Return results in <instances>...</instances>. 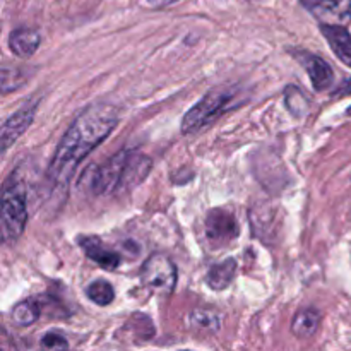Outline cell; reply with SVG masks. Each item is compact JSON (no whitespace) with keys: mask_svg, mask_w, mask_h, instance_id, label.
<instances>
[{"mask_svg":"<svg viewBox=\"0 0 351 351\" xmlns=\"http://www.w3.org/2000/svg\"><path fill=\"white\" fill-rule=\"evenodd\" d=\"M41 43V34L33 27H17L9 36V48L16 57L29 58L36 53Z\"/></svg>","mask_w":351,"mask_h":351,"instance_id":"cell-10","label":"cell"},{"mask_svg":"<svg viewBox=\"0 0 351 351\" xmlns=\"http://www.w3.org/2000/svg\"><path fill=\"white\" fill-rule=\"evenodd\" d=\"M336 95H351V77L346 79L341 86L338 88V93Z\"/></svg>","mask_w":351,"mask_h":351,"instance_id":"cell-19","label":"cell"},{"mask_svg":"<svg viewBox=\"0 0 351 351\" xmlns=\"http://www.w3.org/2000/svg\"><path fill=\"white\" fill-rule=\"evenodd\" d=\"M27 223V195L23 182L10 175L3 184L0 228L3 242H16L23 235Z\"/></svg>","mask_w":351,"mask_h":351,"instance_id":"cell-2","label":"cell"},{"mask_svg":"<svg viewBox=\"0 0 351 351\" xmlns=\"http://www.w3.org/2000/svg\"><path fill=\"white\" fill-rule=\"evenodd\" d=\"M321 31L326 36L328 43L331 45L336 57L351 67V34L345 26H329L321 24Z\"/></svg>","mask_w":351,"mask_h":351,"instance_id":"cell-11","label":"cell"},{"mask_svg":"<svg viewBox=\"0 0 351 351\" xmlns=\"http://www.w3.org/2000/svg\"><path fill=\"white\" fill-rule=\"evenodd\" d=\"M86 295H88V298L93 304L99 305V307H106L115 298V290H113V287L108 281L96 280L86 288Z\"/></svg>","mask_w":351,"mask_h":351,"instance_id":"cell-14","label":"cell"},{"mask_svg":"<svg viewBox=\"0 0 351 351\" xmlns=\"http://www.w3.org/2000/svg\"><path fill=\"white\" fill-rule=\"evenodd\" d=\"M79 247L84 250L88 259H91L103 269L115 271L120 266L119 254L103 245L101 240L96 239V237H82V239H79Z\"/></svg>","mask_w":351,"mask_h":351,"instance_id":"cell-9","label":"cell"},{"mask_svg":"<svg viewBox=\"0 0 351 351\" xmlns=\"http://www.w3.org/2000/svg\"><path fill=\"white\" fill-rule=\"evenodd\" d=\"M38 317H40V307L31 300L21 302L12 308V321L19 328L33 326L38 321Z\"/></svg>","mask_w":351,"mask_h":351,"instance_id":"cell-15","label":"cell"},{"mask_svg":"<svg viewBox=\"0 0 351 351\" xmlns=\"http://www.w3.org/2000/svg\"><path fill=\"white\" fill-rule=\"evenodd\" d=\"M204 230L209 242L216 245H226L239 237V221L235 215L226 209H213L206 216Z\"/></svg>","mask_w":351,"mask_h":351,"instance_id":"cell-6","label":"cell"},{"mask_svg":"<svg viewBox=\"0 0 351 351\" xmlns=\"http://www.w3.org/2000/svg\"><path fill=\"white\" fill-rule=\"evenodd\" d=\"M237 273V261L235 259H226L223 263L215 264V266L209 269L208 276H206V283L209 288L219 291L225 290L232 285L233 278Z\"/></svg>","mask_w":351,"mask_h":351,"instance_id":"cell-13","label":"cell"},{"mask_svg":"<svg viewBox=\"0 0 351 351\" xmlns=\"http://www.w3.org/2000/svg\"><path fill=\"white\" fill-rule=\"evenodd\" d=\"M147 2H149L153 7H158V9H160V7L171 5V3H175L177 0H147Z\"/></svg>","mask_w":351,"mask_h":351,"instance_id":"cell-20","label":"cell"},{"mask_svg":"<svg viewBox=\"0 0 351 351\" xmlns=\"http://www.w3.org/2000/svg\"><path fill=\"white\" fill-rule=\"evenodd\" d=\"M191 319L195 326H201V328H204V329L216 331V329L219 328V317L216 314H213V312L197 311L191 315Z\"/></svg>","mask_w":351,"mask_h":351,"instance_id":"cell-17","label":"cell"},{"mask_svg":"<svg viewBox=\"0 0 351 351\" xmlns=\"http://www.w3.org/2000/svg\"><path fill=\"white\" fill-rule=\"evenodd\" d=\"M119 110L108 103H93L79 113L58 143L47 177L51 191L65 189L79 165L119 125Z\"/></svg>","mask_w":351,"mask_h":351,"instance_id":"cell-1","label":"cell"},{"mask_svg":"<svg viewBox=\"0 0 351 351\" xmlns=\"http://www.w3.org/2000/svg\"><path fill=\"white\" fill-rule=\"evenodd\" d=\"M38 98L29 99V101L24 103L17 112H14L9 119L3 122L2 125V134H0V146H2V153H5L27 129L33 123L34 115H36L38 110Z\"/></svg>","mask_w":351,"mask_h":351,"instance_id":"cell-7","label":"cell"},{"mask_svg":"<svg viewBox=\"0 0 351 351\" xmlns=\"http://www.w3.org/2000/svg\"><path fill=\"white\" fill-rule=\"evenodd\" d=\"M239 89L228 88V89H213L211 93L204 96L201 101L195 106H192L187 113H185L184 120H182L180 130L184 136L189 134H195L216 119L232 110L239 101Z\"/></svg>","mask_w":351,"mask_h":351,"instance_id":"cell-3","label":"cell"},{"mask_svg":"<svg viewBox=\"0 0 351 351\" xmlns=\"http://www.w3.org/2000/svg\"><path fill=\"white\" fill-rule=\"evenodd\" d=\"M293 57L305 67L315 91H326L332 84V81H335V72H332L331 65L324 58L311 53L307 50H295Z\"/></svg>","mask_w":351,"mask_h":351,"instance_id":"cell-8","label":"cell"},{"mask_svg":"<svg viewBox=\"0 0 351 351\" xmlns=\"http://www.w3.org/2000/svg\"><path fill=\"white\" fill-rule=\"evenodd\" d=\"M321 326V314L315 308H304L295 314L291 322V332L300 339H308L319 331Z\"/></svg>","mask_w":351,"mask_h":351,"instance_id":"cell-12","label":"cell"},{"mask_svg":"<svg viewBox=\"0 0 351 351\" xmlns=\"http://www.w3.org/2000/svg\"><path fill=\"white\" fill-rule=\"evenodd\" d=\"M302 5L321 24L346 26L351 21V0H302Z\"/></svg>","mask_w":351,"mask_h":351,"instance_id":"cell-5","label":"cell"},{"mask_svg":"<svg viewBox=\"0 0 351 351\" xmlns=\"http://www.w3.org/2000/svg\"><path fill=\"white\" fill-rule=\"evenodd\" d=\"M41 343H43L45 348H48V350H65V348H69L67 339H65L62 335H57V332H48V335H45L43 339H41Z\"/></svg>","mask_w":351,"mask_h":351,"instance_id":"cell-18","label":"cell"},{"mask_svg":"<svg viewBox=\"0 0 351 351\" xmlns=\"http://www.w3.org/2000/svg\"><path fill=\"white\" fill-rule=\"evenodd\" d=\"M139 276L146 290L160 297H168L173 293L177 285V267L167 256L154 254L144 261Z\"/></svg>","mask_w":351,"mask_h":351,"instance_id":"cell-4","label":"cell"},{"mask_svg":"<svg viewBox=\"0 0 351 351\" xmlns=\"http://www.w3.org/2000/svg\"><path fill=\"white\" fill-rule=\"evenodd\" d=\"M287 108L293 113L295 117H304L308 112V99L305 98L304 93L295 86L287 88Z\"/></svg>","mask_w":351,"mask_h":351,"instance_id":"cell-16","label":"cell"}]
</instances>
